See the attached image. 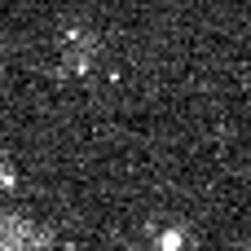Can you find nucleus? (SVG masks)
Listing matches in <instances>:
<instances>
[{
	"label": "nucleus",
	"instance_id": "f257e3e1",
	"mask_svg": "<svg viewBox=\"0 0 251 251\" xmlns=\"http://www.w3.org/2000/svg\"><path fill=\"white\" fill-rule=\"evenodd\" d=\"M0 251H53V243H49V234L35 229L31 221L0 212Z\"/></svg>",
	"mask_w": 251,
	"mask_h": 251
}]
</instances>
